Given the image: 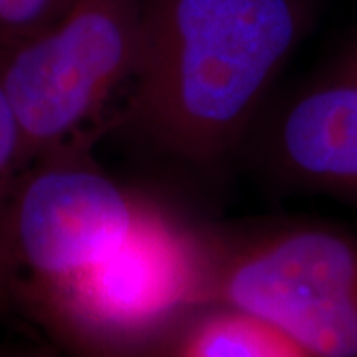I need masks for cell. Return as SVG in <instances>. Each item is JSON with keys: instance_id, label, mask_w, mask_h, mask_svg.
Masks as SVG:
<instances>
[{"instance_id": "cell-1", "label": "cell", "mask_w": 357, "mask_h": 357, "mask_svg": "<svg viewBox=\"0 0 357 357\" xmlns=\"http://www.w3.org/2000/svg\"><path fill=\"white\" fill-rule=\"evenodd\" d=\"M304 26V0H141L139 58L109 129L192 173L227 169Z\"/></svg>"}, {"instance_id": "cell-2", "label": "cell", "mask_w": 357, "mask_h": 357, "mask_svg": "<svg viewBox=\"0 0 357 357\" xmlns=\"http://www.w3.org/2000/svg\"><path fill=\"white\" fill-rule=\"evenodd\" d=\"M217 229L155 199L123 243L60 280L16 294L64 357L126 356L161 347L215 302Z\"/></svg>"}, {"instance_id": "cell-3", "label": "cell", "mask_w": 357, "mask_h": 357, "mask_svg": "<svg viewBox=\"0 0 357 357\" xmlns=\"http://www.w3.org/2000/svg\"><path fill=\"white\" fill-rule=\"evenodd\" d=\"M141 0H76L50 24L0 50V91L18 129V173L30 161L107 131L137 66Z\"/></svg>"}, {"instance_id": "cell-4", "label": "cell", "mask_w": 357, "mask_h": 357, "mask_svg": "<svg viewBox=\"0 0 357 357\" xmlns=\"http://www.w3.org/2000/svg\"><path fill=\"white\" fill-rule=\"evenodd\" d=\"M215 302L264 319L310 357H357V234L217 230Z\"/></svg>"}, {"instance_id": "cell-5", "label": "cell", "mask_w": 357, "mask_h": 357, "mask_svg": "<svg viewBox=\"0 0 357 357\" xmlns=\"http://www.w3.org/2000/svg\"><path fill=\"white\" fill-rule=\"evenodd\" d=\"M86 135L40 155L14 183L6 238L14 300L26 288L66 278L123 243L157 199L103 169Z\"/></svg>"}, {"instance_id": "cell-6", "label": "cell", "mask_w": 357, "mask_h": 357, "mask_svg": "<svg viewBox=\"0 0 357 357\" xmlns=\"http://www.w3.org/2000/svg\"><path fill=\"white\" fill-rule=\"evenodd\" d=\"M272 153L296 181L357 199V70L300 96L274 131Z\"/></svg>"}, {"instance_id": "cell-7", "label": "cell", "mask_w": 357, "mask_h": 357, "mask_svg": "<svg viewBox=\"0 0 357 357\" xmlns=\"http://www.w3.org/2000/svg\"><path fill=\"white\" fill-rule=\"evenodd\" d=\"M163 357H310L290 337L238 307L213 302L163 345Z\"/></svg>"}, {"instance_id": "cell-8", "label": "cell", "mask_w": 357, "mask_h": 357, "mask_svg": "<svg viewBox=\"0 0 357 357\" xmlns=\"http://www.w3.org/2000/svg\"><path fill=\"white\" fill-rule=\"evenodd\" d=\"M18 177V129L13 112L0 91V321L14 314V276L13 258L6 238V217Z\"/></svg>"}, {"instance_id": "cell-9", "label": "cell", "mask_w": 357, "mask_h": 357, "mask_svg": "<svg viewBox=\"0 0 357 357\" xmlns=\"http://www.w3.org/2000/svg\"><path fill=\"white\" fill-rule=\"evenodd\" d=\"M76 0H0V50L50 24Z\"/></svg>"}, {"instance_id": "cell-10", "label": "cell", "mask_w": 357, "mask_h": 357, "mask_svg": "<svg viewBox=\"0 0 357 357\" xmlns=\"http://www.w3.org/2000/svg\"><path fill=\"white\" fill-rule=\"evenodd\" d=\"M0 357H64L52 344L0 345Z\"/></svg>"}, {"instance_id": "cell-11", "label": "cell", "mask_w": 357, "mask_h": 357, "mask_svg": "<svg viewBox=\"0 0 357 357\" xmlns=\"http://www.w3.org/2000/svg\"><path fill=\"white\" fill-rule=\"evenodd\" d=\"M163 345H161V347H155V349H149V351H141V354H126V356H76V357H163Z\"/></svg>"}, {"instance_id": "cell-12", "label": "cell", "mask_w": 357, "mask_h": 357, "mask_svg": "<svg viewBox=\"0 0 357 357\" xmlns=\"http://www.w3.org/2000/svg\"><path fill=\"white\" fill-rule=\"evenodd\" d=\"M351 70H357V62H356V68H351Z\"/></svg>"}]
</instances>
